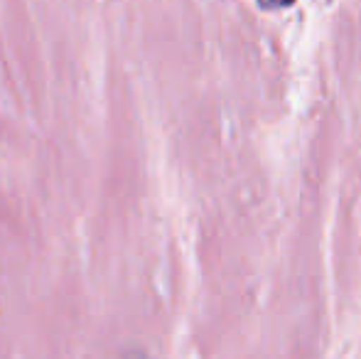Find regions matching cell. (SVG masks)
Here are the masks:
<instances>
[{
    "instance_id": "6da1fadb",
    "label": "cell",
    "mask_w": 361,
    "mask_h": 359,
    "mask_svg": "<svg viewBox=\"0 0 361 359\" xmlns=\"http://www.w3.org/2000/svg\"><path fill=\"white\" fill-rule=\"evenodd\" d=\"M263 10H286L290 5H295V0H258Z\"/></svg>"
}]
</instances>
